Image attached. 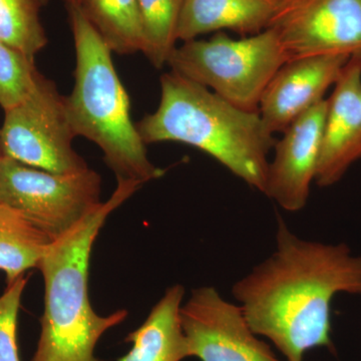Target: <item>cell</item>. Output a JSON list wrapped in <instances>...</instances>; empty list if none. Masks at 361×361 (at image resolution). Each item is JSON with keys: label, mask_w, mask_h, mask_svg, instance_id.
<instances>
[{"label": "cell", "mask_w": 361, "mask_h": 361, "mask_svg": "<svg viewBox=\"0 0 361 361\" xmlns=\"http://www.w3.org/2000/svg\"><path fill=\"white\" fill-rule=\"evenodd\" d=\"M280 0H184L177 39L186 42L223 30L241 35L264 32Z\"/></svg>", "instance_id": "obj_13"}, {"label": "cell", "mask_w": 361, "mask_h": 361, "mask_svg": "<svg viewBox=\"0 0 361 361\" xmlns=\"http://www.w3.org/2000/svg\"><path fill=\"white\" fill-rule=\"evenodd\" d=\"M77 66L75 87L66 97V111L75 135L99 146L116 180L142 186L164 175L149 160L147 145L130 118L129 94L114 66L111 51L78 4H68Z\"/></svg>", "instance_id": "obj_4"}, {"label": "cell", "mask_w": 361, "mask_h": 361, "mask_svg": "<svg viewBox=\"0 0 361 361\" xmlns=\"http://www.w3.org/2000/svg\"><path fill=\"white\" fill-rule=\"evenodd\" d=\"M267 28L288 61L327 54L361 59V0H280Z\"/></svg>", "instance_id": "obj_8"}, {"label": "cell", "mask_w": 361, "mask_h": 361, "mask_svg": "<svg viewBox=\"0 0 361 361\" xmlns=\"http://www.w3.org/2000/svg\"><path fill=\"white\" fill-rule=\"evenodd\" d=\"M2 158H4V154H2L1 144H0V165H1Z\"/></svg>", "instance_id": "obj_23"}, {"label": "cell", "mask_w": 361, "mask_h": 361, "mask_svg": "<svg viewBox=\"0 0 361 361\" xmlns=\"http://www.w3.org/2000/svg\"><path fill=\"white\" fill-rule=\"evenodd\" d=\"M184 295L182 285L168 288L141 326L127 336L126 341L132 342V348L118 361H182L190 357L180 318Z\"/></svg>", "instance_id": "obj_14"}, {"label": "cell", "mask_w": 361, "mask_h": 361, "mask_svg": "<svg viewBox=\"0 0 361 361\" xmlns=\"http://www.w3.org/2000/svg\"><path fill=\"white\" fill-rule=\"evenodd\" d=\"M39 9L32 0H0V42L35 59L47 44Z\"/></svg>", "instance_id": "obj_18"}, {"label": "cell", "mask_w": 361, "mask_h": 361, "mask_svg": "<svg viewBox=\"0 0 361 361\" xmlns=\"http://www.w3.org/2000/svg\"><path fill=\"white\" fill-rule=\"evenodd\" d=\"M350 56H310L287 61L275 73L259 104L258 113L273 135L283 133L298 116L324 99Z\"/></svg>", "instance_id": "obj_11"}, {"label": "cell", "mask_w": 361, "mask_h": 361, "mask_svg": "<svg viewBox=\"0 0 361 361\" xmlns=\"http://www.w3.org/2000/svg\"><path fill=\"white\" fill-rule=\"evenodd\" d=\"M75 137L66 111V97L44 75L23 103L4 111L0 129L4 157L59 174L89 168L73 149Z\"/></svg>", "instance_id": "obj_7"}, {"label": "cell", "mask_w": 361, "mask_h": 361, "mask_svg": "<svg viewBox=\"0 0 361 361\" xmlns=\"http://www.w3.org/2000/svg\"><path fill=\"white\" fill-rule=\"evenodd\" d=\"M338 293L361 295V255L344 243L300 238L280 216L276 250L232 287L254 334L287 361H303L313 348L334 351L331 302Z\"/></svg>", "instance_id": "obj_1"}, {"label": "cell", "mask_w": 361, "mask_h": 361, "mask_svg": "<svg viewBox=\"0 0 361 361\" xmlns=\"http://www.w3.org/2000/svg\"><path fill=\"white\" fill-rule=\"evenodd\" d=\"M96 171L47 172L4 157L0 165V204L18 211L54 241L101 205Z\"/></svg>", "instance_id": "obj_6"}, {"label": "cell", "mask_w": 361, "mask_h": 361, "mask_svg": "<svg viewBox=\"0 0 361 361\" xmlns=\"http://www.w3.org/2000/svg\"><path fill=\"white\" fill-rule=\"evenodd\" d=\"M327 104V99H322L298 116L275 144L263 194L287 212H299L307 204L315 182Z\"/></svg>", "instance_id": "obj_10"}, {"label": "cell", "mask_w": 361, "mask_h": 361, "mask_svg": "<svg viewBox=\"0 0 361 361\" xmlns=\"http://www.w3.org/2000/svg\"><path fill=\"white\" fill-rule=\"evenodd\" d=\"M141 16L142 54L157 68L167 65L176 49L177 28L184 0H137Z\"/></svg>", "instance_id": "obj_17"}, {"label": "cell", "mask_w": 361, "mask_h": 361, "mask_svg": "<svg viewBox=\"0 0 361 361\" xmlns=\"http://www.w3.org/2000/svg\"><path fill=\"white\" fill-rule=\"evenodd\" d=\"M51 241L25 216L0 204V270L7 285L37 268Z\"/></svg>", "instance_id": "obj_15"}, {"label": "cell", "mask_w": 361, "mask_h": 361, "mask_svg": "<svg viewBox=\"0 0 361 361\" xmlns=\"http://www.w3.org/2000/svg\"><path fill=\"white\" fill-rule=\"evenodd\" d=\"M142 187L118 180L115 192L84 219L47 246L37 268L44 280V310L32 361H104L94 355L101 337L127 318V310L99 315L89 296L90 253L113 211Z\"/></svg>", "instance_id": "obj_2"}, {"label": "cell", "mask_w": 361, "mask_h": 361, "mask_svg": "<svg viewBox=\"0 0 361 361\" xmlns=\"http://www.w3.org/2000/svg\"><path fill=\"white\" fill-rule=\"evenodd\" d=\"M287 61L276 33L267 28L240 39L220 32L190 40L176 47L167 66L237 108L258 111L266 87Z\"/></svg>", "instance_id": "obj_5"}, {"label": "cell", "mask_w": 361, "mask_h": 361, "mask_svg": "<svg viewBox=\"0 0 361 361\" xmlns=\"http://www.w3.org/2000/svg\"><path fill=\"white\" fill-rule=\"evenodd\" d=\"M180 318L190 353L201 361H280L254 334L240 305L214 287L194 289Z\"/></svg>", "instance_id": "obj_9"}, {"label": "cell", "mask_w": 361, "mask_h": 361, "mask_svg": "<svg viewBox=\"0 0 361 361\" xmlns=\"http://www.w3.org/2000/svg\"><path fill=\"white\" fill-rule=\"evenodd\" d=\"M137 128L145 144L177 142L195 147L249 186L264 192L269 154L276 140L258 111L237 108L171 71L161 77L158 109L144 116Z\"/></svg>", "instance_id": "obj_3"}, {"label": "cell", "mask_w": 361, "mask_h": 361, "mask_svg": "<svg viewBox=\"0 0 361 361\" xmlns=\"http://www.w3.org/2000/svg\"><path fill=\"white\" fill-rule=\"evenodd\" d=\"M63 1H65L66 6H68V4H78L80 0H63Z\"/></svg>", "instance_id": "obj_22"}, {"label": "cell", "mask_w": 361, "mask_h": 361, "mask_svg": "<svg viewBox=\"0 0 361 361\" xmlns=\"http://www.w3.org/2000/svg\"><path fill=\"white\" fill-rule=\"evenodd\" d=\"M78 6L111 51L122 56L142 52L137 0H80Z\"/></svg>", "instance_id": "obj_16"}, {"label": "cell", "mask_w": 361, "mask_h": 361, "mask_svg": "<svg viewBox=\"0 0 361 361\" xmlns=\"http://www.w3.org/2000/svg\"><path fill=\"white\" fill-rule=\"evenodd\" d=\"M32 1L35 2L39 8H42V6H47L49 0H32Z\"/></svg>", "instance_id": "obj_21"}, {"label": "cell", "mask_w": 361, "mask_h": 361, "mask_svg": "<svg viewBox=\"0 0 361 361\" xmlns=\"http://www.w3.org/2000/svg\"><path fill=\"white\" fill-rule=\"evenodd\" d=\"M315 183L330 187L361 159V59L350 58L327 99Z\"/></svg>", "instance_id": "obj_12"}, {"label": "cell", "mask_w": 361, "mask_h": 361, "mask_svg": "<svg viewBox=\"0 0 361 361\" xmlns=\"http://www.w3.org/2000/svg\"><path fill=\"white\" fill-rule=\"evenodd\" d=\"M28 277L7 285L0 296V361H20L18 345V317Z\"/></svg>", "instance_id": "obj_20"}, {"label": "cell", "mask_w": 361, "mask_h": 361, "mask_svg": "<svg viewBox=\"0 0 361 361\" xmlns=\"http://www.w3.org/2000/svg\"><path fill=\"white\" fill-rule=\"evenodd\" d=\"M42 73L35 59L0 42V108L4 111L18 106L37 87Z\"/></svg>", "instance_id": "obj_19"}]
</instances>
